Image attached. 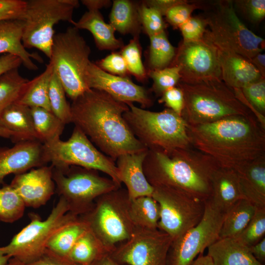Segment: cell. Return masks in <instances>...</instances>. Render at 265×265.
<instances>
[{"label": "cell", "mask_w": 265, "mask_h": 265, "mask_svg": "<svg viewBox=\"0 0 265 265\" xmlns=\"http://www.w3.org/2000/svg\"><path fill=\"white\" fill-rule=\"evenodd\" d=\"M26 6V0H0V20H23Z\"/></svg>", "instance_id": "cell-48"}, {"label": "cell", "mask_w": 265, "mask_h": 265, "mask_svg": "<svg viewBox=\"0 0 265 265\" xmlns=\"http://www.w3.org/2000/svg\"><path fill=\"white\" fill-rule=\"evenodd\" d=\"M210 200L220 212L226 213L238 201L245 199L242 194L237 171L219 167L213 174Z\"/></svg>", "instance_id": "cell-24"}, {"label": "cell", "mask_w": 265, "mask_h": 265, "mask_svg": "<svg viewBox=\"0 0 265 265\" xmlns=\"http://www.w3.org/2000/svg\"><path fill=\"white\" fill-rule=\"evenodd\" d=\"M160 104L178 115L181 116L184 106V98L182 90L175 86L165 91L159 100Z\"/></svg>", "instance_id": "cell-49"}, {"label": "cell", "mask_w": 265, "mask_h": 265, "mask_svg": "<svg viewBox=\"0 0 265 265\" xmlns=\"http://www.w3.org/2000/svg\"><path fill=\"white\" fill-rule=\"evenodd\" d=\"M172 66L180 67V80H221L218 49L204 37L197 41H181L169 66Z\"/></svg>", "instance_id": "cell-16"}, {"label": "cell", "mask_w": 265, "mask_h": 265, "mask_svg": "<svg viewBox=\"0 0 265 265\" xmlns=\"http://www.w3.org/2000/svg\"><path fill=\"white\" fill-rule=\"evenodd\" d=\"M77 0H28L24 23L22 43L26 49L36 48L48 58L55 35L54 26L59 22L73 24Z\"/></svg>", "instance_id": "cell-9"}, {"label": "cell", "mask_w": 265, "mask_h": 265, "mask_svg": "<svg viewBox=\"0 0 265 265\" xmlns=\"http://www.w3.org/2000/svg\"><path fill=\"white\" fill-rule=\"evenodd\" d=\"M24 23L21 20H0V54H11L19 57L27 69L35 71L38 66L33 62H43L37 53L28 52L22 43Z\"/></svg>", "instance_id": "cell-23"}, {"label": "cell", "mask_w": 265, "mask_h": 265, "mask_svg": "<svg viewBox=\"0 0 265 265\" xmlns=\"http://www.w3.org/2000/svg\"><path fill=\"white\" fill-rule=\"evenodd\" d=\"M182 0H148L143 1L148 6L156 9L163 16L166 11Z\"/></svg>", "instance_id": "cell-52"}, {"label": "cell", "mask_w": 265, "mask_h": 265, "mask_svg": "<svg viewBox=\"0 0 265 265\" xmlns=\"http://www.w3.org/2000/svg\"><path fill=\"white\" fill-rule=\"evenodd\" d=\"M233 1L234 6H236L250 22L258 24L265 18V0H236Z\"/></svg>", "instance_id": "cell-45"}, {"label": "cell", "mask_w": 265, "mask_h": 265, "mask_svg": "<svg viewBox=\"0 0 265 265\" xmlns=\"http://www.w3.org/2000/svg\"><path fill=\"white\" fill-rule=\"evenodd\" d=\"M265 235V208L258 209L245 228L236 238L250 247L259 242Z\"/></svg>", "instance_id": "cell-42"}, {"label": "cell", "mask_w": 265, "mask_h": 265, "mask_svg": "<svg viewBox=\"0 0 265 265\" xmlns=\"http://www.w3.org/2000/svg\"><path fill=\"white\" fill-rule=\"evenodd\" d=\"M6 265H26V264L16 258H11Z\"/></svg>", "instance_id": "cell-59"}, {"label": "cell", "mask_w": 265, "mask_h": 265, "mask_svg": "<svg viewBox=\"0 0 265 265\" xmlns=\"http://www.w3.org/2000/svg\"><path fill=\"white\" fill-rule=\"evenodd\" d=\"M43 145L48 162L53 167L64 168L74 165L100 171L121 186L115 161L98 150L77 127L67 140L56 137Z\"/></svg>", "instance_id": "cell-12"}, {"label": "cell", "mask_w": 265, "mask_h": 265, "mask_svg": "<svg viewBox=\"0 0 265 265\" xmlns=\"http://www.w3.org/2000/svg\"><path fill=\"white\" fill-rule=\"evenodd\" d=\"M53 72V66L49 62L41 74L27 82L16 102L29 107H39L52 111L49 90Z\"/></svg>", "instance_id": "cell-28"}, {"label": "cell", "mask_w": 265, "mask_h": 265, "mask_svg": "<svg viewBox=\"0 0 265 265\" xmlns=\"http://www.w3.org/2000/svg\"><path fill=\"white\" fill-rule=\"evenodd\" d=\"M106 254H110L89 229L77 241L67 259L76 265H94Z\"/></svg>", "instance_id": "cell-32"}, {"label": "cell", "mask_w": 265, "mask_h": 265, "mask_svg": "<svg viewBox=\"0 0 265 265\" xmlns=\"http://www.w3.org/2000/svg\"><path fill=\"white\" fill-rule=\"evenodd\" d=\"M127 104L106 93L89 89L71 105L72 123L102 153L115 161L121 155L148 149L134 136L123 118Z\"/></svg>", "instance_id": "cell-2"}, {"label": "cell", "mask_w": 265, "mask_h": 265, "mask_svg": "<svg viewBox=\"0 0 265 265\" xmlns=\"http://www.w3.org/2000/svg\"><path fill=\"white\" fill-rule=\"evenodd\" d=\"M173 241L166 233L157 229L135 227L131 238L110 254L119 264L128 265H167Z\"/></svg>", "instance_id": "cell-15"}, {"label": "cell", "mask_w": 265, "mask_h": 265, "mask_svg": "<svg viewBox=\"0 0 265 265\" xmlns=\"http://www.w3.org/2000/svg\"><path fill=\"white\" fill-rule=\"evenodd\" d=\"M28 80L19 73L18 68L0 76V115L20 96Z\"/></svg>", "instance_id": "cell-37"}, {"label": "cell", "mask_w": 265, "mask_h": 265, "mask_svg": "<svg viewBox=\"0 0 265 265\" xmlns=\"http://www.w3.org/2000/svg\"><path fill=\"white\" fill-rule=\"evenodd\" d=\"M249 249L255 259L260 263L265 265V238H264L255 244L249 247Z\"/></svg>", "instance_id": "cell-53"}, {"label": "cell", "mask_w": 265, "mask_h": 265, "mask_svg": "<svg viewBox=\"0 0 265 265\" xmlns=\"http://www.w3.org/2000/svg\"><path fill=\"white\" fill-rule=\"evenodd\" d=\"M70 212L66 200L60 197L48 217L40 220L32 216L30 222L15 235L0 253L27 264L42 256L51 237L60 229L79 217Z\"/></svg>", "instance_id": "cell-10"}, {"label": "cell", "mask_w": 265, "mask_h": 265, "mask_svg": "<svg viewBox=\"0 0 265 265\" xmlns=\"http://www.w3.org/2000/svg\"><path fill=\"white\" fill-rule=\"evenodd\" d=\"M30 108L34 129L40 142L44 143L60 137L65 125L58 117L44 108Z\"/></svg>", "instance_id": "cell-34"}, {"label": "cell", "mask_w": 265, "mask_h": 265, "mask_svg": "<svg viewBox=\"0 0 265 265\" xmlns=\"http://www.w3.org/2000/svg\"><path fill=\"white\" fill-rule=\"evenodd\" d=\"M11 257L0 253V265H6Z\"/></svg>", "instance_id": "cell-58"}, {"label": "cell", "mask_w": 265, "mask_h": 265, "mask_svg": "<svg viewBox=\"0 0 265 265\" xmlns=\"http://www.w3.org/2000/svg\"><path fill=\"white\" fill-rule=\"evenodd\" d=\"M72 25L78 29L89 31L100 50L113 51L124 46L123 42L116 38L114 29L105 22L99 10H88Z\"/></svg>", "instance_id": "cell-27"}, {"label": "cell", "mask_w": 265, "mask_h": 265, "mask_svg": "<svg viewBox=\"0 0 265 265\" xmlns=\"http://www.w3.org/2000/svg\"><path fill=\"white\" fill-rule=\"evenodd\" d=\"M263 78H265V54L259 53L249 59Z\"/></svg>", "instance_id": "cell-55"}, {"label": "cell", "mask_w": 265, "mask_h": 265, "mask_svg": "<svg viewBox=\"0 0 265 265\" xmlns=\"http://www.w3.org/2000/svg\"><path fill=\"white\" fill-rule=\"evenodd\" d=\"M123 118L136 138L148 150L170 152L191 146L187 124L169 108L152 111L129 104Z\"/></svg>", "instance_id": "cell-5"}, {"label": "cell", "mask_w": 265, "mask_h": 265, "mask_svg": "<svg viewBox=\"0 0 265 265\" xmlns=\"http://www.w3.org/2000/svg\"><path fill=\"white\" fill-rule=\"evenodd\" d=\"M184 106L181 116L188 125L213 122L231 116L249 115L252 111L221 80H180Z\"/></svg>", "instance_id": "cell-4"}, {"label": "cell", "mask_w": 265, "mask_h": 265, "mask_svg": "<svg viewBox=\"0 0 265 265\" xmlns=\"http://www.w3.org/2000/svg\"><path fill=\"white\" fill-rule=\"evenodd\" d=\"M90 53V47L74 26L55 34L49 62L72 101L89 89L84 77Z\"/></svg>", "instance_id": "cell-7"}, {"label": "cell", "mask_w": 265, "mask_h": 265, "mask_svg": "<svg viewBox=\"0 0 265 265\" xmlns=\"http://www.w3.org/2000/svg\"><path fill=\"white\" fill-rule=\"evenodd\" d=\"M204 4L205 2L201 1L182 0L169 8L164 16L167 22L174 28H179L191 16L195 10L203 9Z\"/></svg>", "instance_id": "cell-44"}, {"label": "cell", "mask_w": 265, "mask_h": 265, "mask_svg": "<svg viewBox=\"0 0 265 265\" xmlns=\"http://www.w3.org/2000/svg\"><path fill=\"white\" fill-rule=\"evenodd\" d=\"M89 229L86 221L79 216L60 229L51 237L46 249L58 256L67 258L77 241Z\"/></svg>", "instance_id": "cell-31"}, {"label": "cell", "mask_w": 265, "mask_h": 265, "mask_svg": "<svg viewBox=\"0 0 265 265\" xmlns=\"http://www.w3.org/2000/svg\"><path fill=\"white\" fill-rule=\"evenodd\" d=\"M22 64L21 59L11 54L0 56V76L12 69L19 68Z\"/></svg>", "instance_id": "cell-51"}, {"label": "cell", "mask_w": 265, "mask_h": 265, "mask_svg": "<svg viewBox=\"0 0 265 265\" xmlns=\"http://www.w3.org/2000/svg\"><path fill=\"white\" fill-rule=\"evenodd\" d=\"M190 265H214L211 258L208 255H199Z\"/></svg>", "instance_id": "cell-56"}, {"label": "cell", "mask_w": 265, "mask_h": 265, "mask_svg": "<svg viewBox=\"0 0 265 265\" xmlns=\"http://www.w3.org/2000/svg\"><path fill=\"white\" fill-rule=\"evenodd\" d=\"M49 163L43 143L26 141L15 143L12 147L0 148V184L11 174L26 172Z\"/></svg>", "instance_id": "cell-19"}, {"label": "cell", "mask_w": 265, "mask_h": 265, "mask_svg": "<svg viewBox=\"0 0 265 265\" xmlns=\"http://www.w3.org/2000/svg\"><path fill=\"white\" fill-rule=\"evenodd\" d=\"M129 213L135 227L158 229L159 207L152 196H143L130 200Z\"/></svg>", "instance_id": "cell-33"}, {"label": "cell", "mask_w": 265, "mask_h": 265, "mask_svg": "<svg viewBox=\"0 0 265 265\" xmlns=\"http://www.w3.org/2000/svg\"><path fill=\"white\" fill-rule=\"evenodd\" d=\"M242 195L258 208H265V155L236 171Z\"/></svg>", "instance_id": "cell-25"}, {"label": "cell", "mask_w": 265, "mask_h": 265, "mask_svg": "<svg viewBox=\"0 0 265 265\" xmlns=\"http://www.w3.org/2000/svg\"><path fill=\"white\" fill-rule=\"evenodd\" d=\"M53 166L44 165L15 175L10 185L21 198L26 207L38 208L53 194Z\"/></svg>", "instance_id": "cell-18"}, {"label": "cell", "mask_w": 265, "mask_h": 265, "mask_svg": "<svg viewBox=\"0 0 265 265\" xmlns=\"http://www.w3.org/2000/svg\"><path fill=\"white\" fill-rule=\"evenodd\" d=\"M53 179L70 212L79 216L88 212L99 197L121 187L111 179L101 176L98 171L74 165L53 167Z\"/></svg>", "instance_id": "cell-11"}, {"label": "cell", "mask_w": 265, "mask_h": 265, "mask_svg": "<svg viewBox=\"0 0 265 265\" xmlns=\"http://www.w3.org/2000/svg\"><path fill=\"white\" fill-rule=\"evenodd\" d=\"M0 136L10 138L15 143L39 141L30 108L16 102L6 107L0 115Z\"/></svg>", "instance_id": "cell-21"}, {"label": "cell", "mask_w": 265, "mask_h": 265, "mask_svg": "<svg viewBox=\"0 0 265 265\" xmlns=\"http://www.w3.org/2000/svg\"><path fill=\"white\" fill-rule=\"evenodd\" d=\"M149 37V70L169 67L175 56L176 49L169 42L165 30Z\"/></svg>", "instance_id": "cell-36"}, {"label": "cell", "mask_w": 265, "mask_h": 265, "mask_svg": "<svg viewBox=\"0 0 265 265\" xmlns=\"http://www.w3.org/2000/svg\"><path fill=\"white\" fill-rule=\"evenodd\" d=\"M137 9L141 26L149 37L165 30L163 16L159 11L147 6L144 1L137 5Z\"/></svg>", "instance_id": "cell-43"}, {"label": "cell", "mask_w": 265, "mask_h": 265, "mask_svg": "<svg viewBox=\"0 0 265 265\" xmlns=\"http://www.w3.org/2000/svg\"><path fill=\"white\" fill-rule=\"evenodd\" d=\"M153 188L152 196L159 207L158 229L168 234L173 241L201 220L205 201L169 188Z\"/></svg>", "instance_id": "cell-13"}, {"label": "cell", "mask_w": 265, "mask_h": 265, "mask_svg": "<svg viewBox=\"0 0 265 265\" xmlns=\"http://www.w3.org/2000/svg\"><path fill=\"white\" fill-rule=\"evenodd\" d=\"M95 64L104 71L112 75L127 77L129 73L125 60L120 53H112Z\"/></svg>", "instance_id": "cell-47"}, {"label": "cell", "mask_w": 265, "mask_h": 265, "mask_svg": "<svg viewBox=\"0 0 265 265\" xmlns=\"http://www.w3.org/2000/svg\"><path fill=\"white\" fill-rule=\"evenodd\" d=\"M26 265H76L68 259L58 256L46 249L44 253L35 261Z\"/></svg>", "instance_id": "cell-50"}, {"label": "cell", "mask_w": 265, "mask_h": 265, "mask_svg": "<svg viewBox=\"0 0 265 265\" xmlns=\"http://www.w3.org/2000/svg\"><path fill=\"white\" fill-rule=\"evenodd\" d=\"M52 112L65 125L72 123L71 105L66 98V92L59 79L53 72L49 90Z\"/></svg>", "instance_id": "cell-39"}, {"label": "cell", "mask_w": 265, "mask_h": 265, "mask_svg": "<svg viewBox=\"0 0 265 265\" xmlns=\"http://www.w3.org/2000/svg\"><path fill=\"white\" fill-rule=\"evenodd\" d=\"M179 28L183 36V40L197 41L204 38L207 25L202 15L191 16Z\"/></svg>", "instance_id": "cell-46"}, {"label": "cell", "mask_w": 265, "mask_h": 265, "mask_svg": "<svg viewBox=\"0 0 265 265\" xmlns=\"http://www.w3.org/2000/svg\"><path fill=\"white\" fill-rule=\"evenodd\" d=\"M219 167L213 159L192 146L170 152L148 150L143 164L153 187L173 189L204 201L211 198L212 177Z\"/></svg>", "instance_id": "cell-3"}, {"label": "cell", "mask_w": 265, "mask_h": 265, "mask_svg": "<svg viewBox=\"0 0 265 265\" xmlns=\"http://www.w3.org/2000/svg\"><path fill=\"white\" fill-rule=\"evenodd\" d=\"M258 209L247 199L238 201L225 213L219 238L237 237L245 228Z\"/></svg>", "instance_id": "cell-30"}, {"label": "cell", "mask_w": 265, "mask_h": 265, "mask_svg": "<svg viewBox=\"0 0 265 265\" xmlns=\"http://www.w3.org/2000/svg\"><path fill=\"white\" fill-rule=\"evenodd\" d=\"M129 203L127 190L120 187L99 197L92 209L81 215L110 254L117 243L131 238L135 228L130 216Z\"/></svg>", "instance_id": "cell-8"}, {"label": "cell", "mask_w": 265, "mask_h": 265, "mask_svg": "<svg viewBox=\"0 0 265 265\" xmlns=\"http://www.w3.org/2000/svg\"><path fill=\"white\" fill-rule=\"evenodd\" d=\"M81 2L88 10H99L101 8L109 6L111 3L108 0H82Z\"/></svg>", "instance_id": "cell-54"}, {"label": "cell", "mask_w": 265, "mask_h": 265, "mask_svg": "<svg viewBox=\"0 0 265 265\" xmlns=\"http://www.w3.org/2000/svg\"><path fill=\"white\" fill-rule=\"evenodd\" d=\"M180 67L169 66L161 69L149 70L147 75L152 80V90L160 97L166 90L177 86L181 79Z\"/></svg>", "instance_id": "cell-40"}, {"label": "cell", "mask_w": 265, "mask_h": 265, "mask_svg": "<svg viewBox=\"0 0 265 265\" xmlns=\"http://www.w3.org/2000/svg\"><path fill=\"white\" fill-rule=\"evenodd\" d=\"M200 222L177 239L170 247L167 265H190L200 254L219 239L225 213L216 209L210 199L206 201Z\"/></svg>", "instance_id": "cell-14"}, {"label": "cell", "mask_w": 265, "mask_h": 265, "mask_svg": "<svg viewBox=\"0 0 265 265\" xmlns=\"http://www.w3.org/2000/svg\"><path fill=\"white\" fill-rule=\"evenodd\" d=\"M138 37H133L129 43L121 49L120 53L124 58L129 73L139 81H144L147 78L146 72L142 62Z\"/></svg>", "instance_id": "cell-41"}, {"label": "cell", "mask_w": 265, "mask_h": 265, "mask_svg": "<svg viewBox=\"0 0 265 265\" xmlns=\"http://www.w3.org/2000/svg\"><path fill=\"white\" fill-rule=\"evenodd\" d=\"M191 146L236 171L265 155V126L253 113L188 125Z\"/></svg>", "instance_id": "cell-1"}, {"label": "cell", "mask_w": 265, "mask_h": 265, "mask_svg": "<svg viewBox=\"0 0 265 265\" xmlns=\"http://www.w3.org/2000/svg\"><path fill=\"white\" fill-rule=\"evenodd\" d=\"M207 26L204 38L218 48L250 59L262 53L265 40L250 30L239 19L233 0L205 2L203 9Z\"/></svg>", "instance_id": "cell-6"}, {"label": "cell", "mask_w": 265, "mask_h": 265, "mask_svg": "<svg viewBox=\"0 0 265 265\" xmlns=\"http://www.w3.org/2000/svg\"><path fill=\"white\" fill-rule=\"evenodd\" d=\"M236 97L265 126V78H262L242 89H233Z\"/></svg>", "instance_id": "cell-35"}, {"label": "cell", "mask_w": 265, "mask_h": 265, "mask_svg": "<svg viewBox=\"0 0 265 265\" xmlns=\"http://www.w3.org/2000/svg\"><path fill=\"white\" fill-rule=\"evenodd\" d=\"M26 206L16 190L9 185L0 188V220L13 223L24 214Z\"/></svg>", "instance_id": "cell-38"}, {"label": "cell", "mask_w": 265, "mask_h": 265, "mask_svg": "<svg viewBox=\"0 0 265 265\" xmlns=\"http://www.w3.org/2000/svg\"><path fill=\"white\" fill-rule=\"evenodd\" d=\"M148 150L120 156L116 160L121 183H124L130 200L152 196L153 187L148 182L143 164Z\"/></svg>", "instance_id": "cell-20"}, {"label": "cell", "mask_w": 265, "mask_h": 265, "mask_svg": "<svg viewBox=\"0 0 265 265\" xmlns=\"http://www.w3.org/2000/svg\"><path fill=\"white\" fill-rule=\"evenodd\" d=\"M218 49L221 80L231 88L241 89L265 78L247 58L234 52Z\"/></svg>", "instance_id": "cell-22"}, {"label": "cell", "mask_w": 265, "mask_h": 265, "mask_svg": "<svg viewBox=\"0 0 265 265\" xmlns=\"http://www.w3.org/2000/svg\"><path fill=\"white\" fill-rule=\"evenodd\" d=\"M84 80L89 89L104 91L127 105L137 103L140 104L141 108H145L153 104L144 87L135 84L127 77L107 73L91 61L86 69Z\"/></svg>", "instance_id": "cell-17"}, {"label": "cell", "mask_w": 265, "mask_h": 265, "mask_svg": "<svg viewBox=\"0 0 265 265\" xmlns=\"http://www.w3.org/2000/svg\"><path fill=\"white\" fill-rule=\"evenodd\" d=\"M94 265H120L110 255L106 254L97 261Z\"/></svg>", "instance_id": "cell-57"}, {"label": "cell", "mask_w": 265, "mask_h": 265, "mask_svg": "<svg viewBox=\"0 0 265 265\" xmlns=\"http://www.w3.org/2000/svg\"><path fill=\"white\" fill-rule=\"evenodd\" d=\"M208 250L214 265H265L255 259L249 247L235 237L219 238Z\"/></svg>", "instance_id": "cell-26"}, {"label": "cell", "mask_w": 265, "mask_h": 265, "mask_svg": "<svg viewBox=\"0 0 265 265\" xmlns=\"http://www.w3.org/2000/svg\"><path fill=\"white\" fill-rule=\"evenodd\" d=\"M137 5L128 0H114L109 14V24L122 34L138 37L141 30Z\"/></svg>", "instance_id": "cell-29"}]
</instances>
